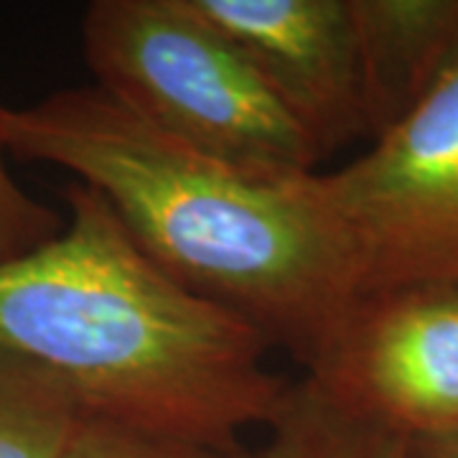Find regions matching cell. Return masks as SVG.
I'll return each instance as SVG.
<instances>
[{
	"instance_id": "cell-1",
	"label": "cell",
	"mask_w": 458,
	"mask_h": 458,
	"mask_svg": "<svg viewBox=\"0 0 458 458\" xmlns=\"http://www.w3.org/2000/svg\"><path fill=\"white\" fill-rule=\"evenodd\" d=\"M5 153L72 174L150 260L306 369L357 301L349 250L316 174L265 181L181 146L99 87L0 105Z\"/></svg>"
},
{
	"instance_id": "cell-2",
	"label": "cell",
	"mask_w": 458,
	"mask_h": 458,
	"mask_svg": "<svg viewBox=\"0 0 458 458\" xmlns=\"http://www.w3.org/2000/svg\"><path fill=\"white\" fill-rule=\"evenodd\" d=\"M64 229L0 262V349L62 382L87 415L216 448L267 426L291 382L234 313L168 278L107 201L72 181Z\"/></svg>"
},
{
	"instance_id": "cell-3",
	"label": "cell",
	"mask_w": 458,
	"mask_h": 458,
	"mask_svg": "<svg viewBox=\"0 0 458 458\" xmlns=\"http://www.w3.org/2000/svg\"><path fill=\"white\" fill-rule=\"evenodd\" d=\"M95 87L153 131L265 181L324 161L258 72L189 0H95L82 18Z\"/></svg>"
},
{
	"instance_id": "cell-4",
	"label": "cell",
	"mask_w": 458,
	"mask_h": 458,
	"mask_svg": "<svg viewBox=\"0 0 458 458\" xmlns=\"http://www.w3.org/2000/svg\"><path fill=\"white\" fill-rule=\"evenodd\" d=\"M354 270L357 301L458 288V64L357 161L316 174Z\"/></svg>"
},
{
	"instance_id": "cell-5",
	"label": "cell",
	"mask_w": 458,
	"mask_h": 458,
	"mask_svg": "<svg viewBox=\"0 0 458 458\" xmlns=\"http://www.w3.org/2000/svg\"><path fill=\"white\" fill-rule=\"evenodd\" d=\"M328 400L410 443L458 430V288L364 295L306 369Z\"/></svg>"
},
{
	"instance_id": "cell-6",
	"label": "cell",
	"mask_w": 458,
	"mask_h": 458,
	"mask_svg": "<svg viewBox=\"0 0 458 458\" xmlns=\"http://www.w3.org/2000/svg\"><path fill=\"white\" fill-rule=\"evenodd\" d=\"M258 72L321 158L369 138L349 0H189Z\"/></svg>"
},
{
	"instance_id": "cell-7",
	"label": "cell",
	"mask_w": 458,
	"mask_h": 458,
	"mask_svg": "<svg viewBox=\"0 0 458 458\" xmlns=\"http://www.w3.org/2000/svg\"><path fill=\"white\" fill-rule=\"evenodd\" d=\"M349 8L375 140L458 64V0H349Z\"/></svg>"
},
{
	"instance_id": "cell-8",
	"label": "cell",
	"mask_w": 458,
	"mask_h": 458,
	"mask_svg": "<svg viewBox=\"0 0 458 458\" xmlns=\"http://www.w3.org/2000/svg\"><path fill=\"white\" fill-rule=\"evenodd\" d=\"M252 458H415L412 443L328 400L313 382L288 387Z\"/></svg>"
},
{
	"instance_id": "cell-9",
	"label": "cell",
	"mask_w": 458,
	"mask_h": 458,
	"mask_svg": "<svg viewBox=\"0 0 458 458\" xmlns=\"http://www.w3.org/2000/svg\"><path fill=\"white\" fill-rule=\"evenodd\" d=\"M84 415L62 382L0 349V458H59Z\"/></svg>"
},
{
	"instance_id": "cell-10",
	"label": "cell",
	"mask_w": 458,
	"mask_h": 458,
	"mask_svg": "<svg viewBox=\"0 0 458 458\" xmlns=\"http://www.w3.org/2000/svg\"><path fill=\"white\" fill-rule=\"evenodd\" d=\"M59 458H252L242 448H216L148 433L140 428L84 415Z\"/></svg>"
},
{
	"instance_id": "cell-11",
	"label": "cell",
	"mask_w": 458,
	"mask_h": 458,
	"mask_svg": "<svg viewBox=\"0 0 458 458\" xmlns=\"http://www.w3.org/2000/svg\"><path fill=\"white\" fill-rule=\"evenodd\" d=\"M62 229L64 216L33 199L11 176L5 146L0 140V262L29 255L36 247L54 240Z\"/></svg>"
},
{
	"instance_id": "cell-12",
	"label": "cell",
	"mask_w": 458,
	"mask_h": 458,
	"mask_svg": "<svg viewBox=\"0 0 458 458\" xmlns=\"http://www.w3.org/2000/svg\"><path fill=\"white\" fill-rule=\"evenodd\" d=\"M415 458H458V430L412 443Z\"/></svg>"
}]
</instances>
